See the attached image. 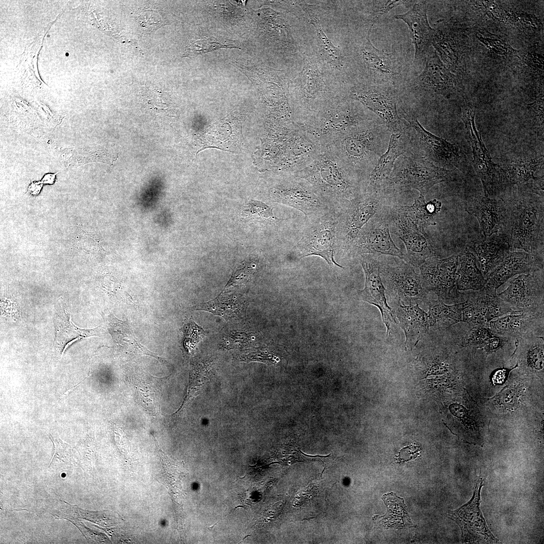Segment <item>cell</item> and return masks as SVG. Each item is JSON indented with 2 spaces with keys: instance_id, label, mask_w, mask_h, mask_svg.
I'll list each match as a JSON object with an SVG mask.
<instances>
[{
  "instance_id": "obj_1",
  "label": "cell",
  "mask_w": 544,
  "mask_h": 544,
  "mask_svg": "<svg viewBox=\"0 0 544 544\" xmlns=\"http://www.w3.org/2000/svg\"><path fill=\"white\" fill-rule=\"evenodd\" d=\"M391 133L379 118L345 131L325 146L364 182L386 151Z\"/></svg>"
},
{
  "instance_id": "obj_2",
  "label": "cell",
  "mask_w": 544,
  "mask_h": 544,
  "mask_svg": "<svg viewBox=\"0 0 544 544\" xmlns=\"http://www.w3.org/2000/svg\"><path fill=\"white\" fill-rule=\"evenodd\" d=\"M511 192L502 198L505 213L498 233L508 243L510 251L543 250V197L518 190Z\"/></svg>"
},
{
  "instance_id": "obj_3",
  "label": "cell",
  "mask_w": 544,
  "mask_h": 544,
  "mask_svg": "<svg viewBox=\"0 0 544 544\" xmlns=\"http://www.w3.org/2000/svg\"><path fill=\"white\" fill-rule=\"evenodd\" d=\"M310 183L333 208H338L365 191L363 182L327 147H321L315 158L293 173Z\"/></svg>"
},
{
  "instance_id": "obj_4",
  "label": "cell",
  "mask_w": 544,
  "mask_h": 544,
  "mask_svg": "<svg viewBox=\"0 0 544 544\" xmlns=\"http://www.w3.org/2000/svg\"><path fill=\"white\" fill-rule=\"evenodd\" d=\"M377 118L359 102L342 97L296 123L310 141L324 147L351 127Z\"/></svg>"
},
{
  "instance_id": "obj_5",
  "label": "cell",
  "mask_w": 544,
  "mask_h": 544,
  "mask_svg": "<svg viewBox=\"0 0 544 544\" xmlns=\"http://www.w3.org/2000/svg\"><path fill=\"white\" fill-rule=\"evenodd\" d=\"M302 69L291 80L289 95L295 122L342 98V90L324 78L317 60L305 56Z\"/></svg>"
},
{
  "instance_id": "obj_6",
  "label": "cell",
  "mask_w": 544,
  "mask_h": 544,
  "mask_svg": "<svg viewBox=\"0 0 544 544\" xmlns=\"http://www.w3.org/2000/svg\"><path fill=\"white\" fill-rule=\"evenodd\" d=\"M393 195L385 189L365 190L338 208L335 252L347 255L363 227L393 204Z\"/></svg>"
},
{
  "instance_id": "obj_7",
  "label": "cell",
  "mask_w": 544,
  "mask_h": 544,
  "mask_svg": "<svg viewBox=\"0 0 544 544\" xmlns=\"http://www.w3.org/2000/svg\"><path fill=\"white\" fill-rule=\"evenodd\" d=\"M457 180L454 170L439 167L424 156L410 152L397 159L383 189L393 193L415 189L425 196L437 183Z\"/></svg>"
},
{
  "instance_id": "obj_8",
  "label": "cell",
  "mask_w": 544,
  "mask_h": 544,
  "mask_svg": "<svg viewBox=\"0 0 544 544\" xmlns=\"http://www.w3.org/2000/svg\"><path fill=\"white\" fill-rule=\"evenodd\" d=\"M343 96L361 103L378 117L391 133L402 132L410 128L399 115L398 105L401 101L394 86L358 82L347 86Z\"/></svg>"
},
{
  "instance_id": "obj_9",
  "label": "cell",
  "mask_w": 544,
  "mask_h": 544,
  "mask_svg": "<svg viewBox=\"0 0 544 544\" xmlns=\"http://www.w3.org/2000/svg\"><path fill=\"white\" fill-rule=\"evenodd\" d=\"M459 88L455 76L442 62L435 50H429L422 72L409 79L398 89L400 100L410 98L418 105L423 99L440 96L449 99L455 97Z\"/></svg>"
},
{
  "instance_id": "obj_10",
  "label": "cell",
  "mask_w": 544,
  "mask_h": 544,
  "mask_svg": "<svg viewBox=\"0 0 544 544\" xmlns=\"http://www.w3.org/2000/svg\"><path fill=\"white\" fill-rule=\"evenodd\" d=\"M254 81L260 94L268 121L278 123L295 122L291 107L289 87L291 80L286 74L266 66H256Z\"/></svg>"
},
{
  "instance_id": "obj_11",
  "label": "cell",
  "mask_w": 544,
  "mask_h": 544,
  "mask_svg": "<svg viewBox=\"0 0 544 544\" xmlns=\"http://www.w3.org/2000/svg\"><path fill=\"white\" fill-rule=\"evenodd\" d=\"M337 208H331L319 215L306 219L301 238L294 246L299 259L318 256L329 265L343 268L334 259Z\"/></svg>"
},
{
  "instance_id": "obj_12",
  "label": "cell",
  "mask_w": 544,
  "mask_h": 544,
  "mask_svg": "<svg viewBox=\"0 0 544 544\" xmlns=\"http://www.w3.org/2000/svg\"><path fill=\"white\" fill-rule=\"evenodd\" d=\"M370 29L357 48L356 58L364 71L369 84L393 86L398 89L407 81L404 66L393 52H386L376 48L370 39Z\"/></svg>"
},
{
  "instance_id": "obj_13",
  "label": "cell",
  "mask_w": 544,
  "mask_h": 544,
  "mask_svg": "<svg viewBox=\"0 0 544 544\" xmlns=\"http://www.w3.org/2000/svg\"><path fill=\"white\" fill-rule=\"evenodd\" d=\"M474 116V111L470 108L464 109L461 114L466 138L473 153V166L481 180L484 193L490 197H497L509 187L503 168L493 161L485 146L481 135L476 128Z\"/></svg>"
},
{
  "instance_id": "obj_14",
  "label": "cell",
  "mask_w": 544,
  "mask_h": 544,
  "mask_svg": "<svg viewBox=\"0 0 544 544\" xmlns=\"http://www.w3.org/2000/svg\"><path fill=\"white\" fill-rule=\"evenodd\" d=\"M283 180L271 187L268 196L274 202L295 208L310 218L333 208L305 179L284 173Z\"/></svg>"
},
{
  "instance_id": "obj_15",
  "label": "cell",
  "mask_w": 544,
  "mask_h": 544,
  "mask_svg": "<svg viewBox=\"0 0 544 544\" xmlns=\"http://www.w3.org/2000/svg\"><path fill=\"white\" fill-rule=\"evenodd\" d=\"M400 109V116L415 131L414 136L409 128L411 144H416L419 149L424 151L426 159L443 168L461 169L464 157L458 146L430 132L421 124L414 113L401 108Z\"/></svg>"
},
{
  "instance_id": "obj_16",
  "label": "cell",
  "mask_w": 544,
  "mask_h": 544,
  "mask_svg": "<svg viewBox=\"0 0 544 544\" xmlns=\"http://www.w3.org/2000/svg\"><path fill=\"white\" fill-rule=\"evenodd\" d=\"M387 220L389 227L406 247L405 262L415 267L437 255L433 242L425 229L420 228L402 211L401 205L393 203L389 209Z\"/></svg>"
},
{
  "instance_id": "obj_17",
  "label": "cell",
  "mask_w": 544,
  "mask_h": 544,
  "mask_svg": "<svg viewBox=\"0 0 544 544\" xmlns=\"http://www.w3.org/2000/svg\"><path fill=\"white\" fill-rule=\"evenodd\" d=\"M380 271L387 290L397 303L411 305L427 298L429 292L424 288L420 275L405 261L393 258L380 261Z\"/></svg>"
},
{
  "instance_id": "obj_18",
  "label": "cell",
  "mask_w": 544,
  "mask_h": 544,
  "mask_svg": "<svg viewBox=\"0 0 544 544\" xmlns=\"http://www.w3.org/2000/svg\"><path fill=\"white\" fill-rule=\"evenodd\" d=\"M459 294L462 322L469 326L489 328L491 321L514 311L498 296L494 288L485 286L477 291H459Z\"/></svg>"
},
{
  "instance_id": "obj_19",
  "label": "cell",
  "mask_w": 544,
  "mask_h": 544,
  "mask_svg": "<svg viewBox=\"0 0 544 544\" xmlns=\"http://www.w3.org/2000/svg\"><path fill=\"white\" fill-rule=\"evenodd\" d=\"M483 486L482 478L477 479L471 499L460 508L447 513V516L459 526L462 543H501L489 529L481 510V492Z\"/></svg>"
},
{
  "instance_id": "obj_20",
  "label": "cell",
  "mask_w": 544,
  "mask_h": 544,
  "mask_svg": "<svg viewBox=\"0 0 544 544\" xmlns=\"http://www.w3.org/2000/svg\"><path fill=\"white\" fill-rule=\"evenodd\" d=\"M390 206L376 215L363 227L348 256L356 257L369 254L379 257L381 255H387L404 260L405 253L395 245L390 236L387 220Z\"/></svg>"
},
{
  "instance_id": "obj_21",
  "label": "cell",
  "mask_w": 544,
  "mask_h": 544,
  "mask_svg": "<svg viewBox=\"0 0 544 544\" xmlns=\"http://www.w3.org/2000/svg\"><path fill=\"white\" fill-rule=\"evenodd\" d=\"M458 254L439 258L437 255L427 258L420 266L423 285L442 300L460 303V294L456 285Z\"/></svg>"
},
{
  "instance_id": "obj_22",
  "label": "cell",
  "mask_w": 544,
  "mask_h": 544,
  "mask_svg": "<svg viewBox=\"0 0 544 544\" xmlns=\"http://www.w3.org/2000/svg\"><path fill=\"white\" fill-rule=\"evenodd\" d=\"M497 295L513 310L544 312L543 270L519 275Z\"/></svg>"
},
{
  "instance_id": "obj_23",
  "label": "cell",
  "mask_w": 544,
  "mask_h": 544,
  "mask_svg": "<svg viewBox=\"0 0 544 544\" xmlns=\"http://www.w3.org/2000/svg\"><path fill=\"white\" fill-rule=\"evenodd\" d=\"M394 18L403 21L408 27L415 50L413 61L415 71L418 73L425 65L434 32L428 20L427 3L415 1L408 11L395 15Z\"/></svg>"
},
{
  "instance_id": "obj_24",
  "label": "cell",
  "mask_w": 544,
  "mask_h": 544,
  "mask_svg": "<svg viewBox=\"0 0 544 544\" xmlns=\"http://www.w3.org/2000/svg\"><path fill=\"white\" fill-rule=\"evenodd\" d=\"M359 261L365 276V287L359 292L361 299L379 309L388 335L391 326L396 323L392 309L388 305L385 296V289L380 278V260L373 254L359 256Z\"/></svg>"
},
{
  "instance_id": "obj_25",
  "label": "cell",
  "mask_w": 544,
  "mask_h": 544,
  "mask_svg": "<svg viewBox=\"0 0 544 544\" xmlns=\"http://www.w3.org/2000/svg\"><path fill=\"white\" fill-rule=\"evenodd\" d=\"M543 250L532 252L510 251L486 276V286L497 289L516 275L543 270Z\"/></svg>"
},
{
  "instance_id": "obj_26",
  "label": "cell",
  "mask_w": 544,
  "mask_h": 544,
  "mask_svg": "<svg viewBox=\"0 0 544 544\" xmlns=\"http://www.w3.org/2000/svg\"><path fill=\"white\" fill-rule=\"evenodd\" d=\"M544 312L514 310L491 321L489 329L508 338L543 337Z\"/></svg>"
},
{
  "instance_id": "obj_27",
  "label": "cell",
  "mask_w": 544,
  "mask_h": 544,
  "mask_svg": "<svg viewBox=\"0 0 544 544\" xmlns=\"http://www.w3.org/2000/svg\"><path fill=\"white\" fill-rule=\"evenodd\" d=\"M409 128L402 132L391 133L386 151L380 157L370 174L366 191L382 189L392 172L397 159L401 155L411 152Z\"/></svg>"
},
{
  "instance_id": "obj_28",
  "label": "cell",
  "mask_w": 544,
  "mask_h": 544,
  "mask_svg": "<svg viewBox=\"0 0 544 544\" xmlns=\"http://www.w3.org/2000/svg\"><path fill=\"white\" fill-rule=\"evenodd\" d=\"M542 163L543 158L521 159L509 163L503 168L509 187L516 185L518 191L543 197V177L534 176Z\"/></svg>"
},
{
  "instance_id": "obj_29",
  "label": "cell",
  "mask_w": 544,
  "mask_h": 544,
  "mask_svg": "<svg viewBox=\"0 0 544 544\" xmlns=\"http://www.w3.org/2000/svg\"><path fill=\"white\" fill-rule=\"evenodd\" d=\"M466 211L479 221L481 235L489 236L500 230L505 213L502 198L492 197L484 193L468 202Z\"/></svg>"
},
{
  "instance_id": "obj_30",
  "label": "cell",
  "mask_w": 544,
  "mask_h": 544,
  "mask_svg": "<svg viewBox=\"0 0 544 544\" xmlns=\"http://www.w3.org/2000/svg\"><path fill=\"white\" fill-rule=\"evenodd\" d=\"M306 14L310 23L315 29L318 54L324 64L336 73L343 72L347 67L346 58L342 51L333 44L321 27L318 15L314 6L302 2L298 3Z\"/></svg>"
},
{
  "instance_id": "obj_31",
  "label": "cell",
  "mask_w": 544,
  "mask_h": 544,
  "mask_svg": "<svg viewBox=\"0 0 544 544\" xmlns=\"http://www.w3.org/2000/svg\"><path fill=\"white\" fill-rule=\"evenodd\" d=\"M467 246L474 254L478 266L485 276L497 266L508 254L510 248L499 233L483 236Z\"/></svg>"
},
{
  "instance_id": "obj_32",
  "label": "cell",
  "mask_w": 544,
  "mask_h": 544,
  "mask_svg": "<svg viewBox=\"0 0 544 544\" xmlns=\"http://www.w3.org/2000/svg\"><path fill=\"white\" fill-rule=\"evenodd\" d=\"M54 323L55 336L54 347L63 353L71 342L92 336H100L105 333L101 326L93 329H82L72 321L65 303L60 299L56 305Z\"/></svg>"
},
{
  "instance_id": "obj_33",
  "label": "cell",
  "mask_w": 544,
  "mask_h": 544,
  "mask_svg": "<svg viewBox=\"0 0 544 544\" xmlns=\"http://www.w3.org/2000/svg\"><path fill=\"white\" fill-rule=\"evenodd\" d=\"M239 120L230 114L212 125L202 137L203 148L214 147L229 151H236L242 142Z\"/></svg>"
},
{
  "instance_id": "obj_34",
  "label": "cell",
  "mask_w": 544,
  "mask_h": 544,
  "mask_svg": "<svg viewBox=\"0 0 544 544\" xmlns=\"http://www.w3.org/2000/svg\"><path fill=\"white\" fill-rule=\"evenodd\" d=\"M261 25L268 40L294 58L299 54L298 42L293 36L290 25L282 16L271 10H266L262 13Z\"/></svg>"
},
{
  "instance_id": "obj_35",
  "label": "cell",
  "mask_w": 544,
  "mask_h": 544,
  "mask_svg": "<svg viewBox=\"0 0 544 544\" xmlns=\"http://www.w3.org/2000/svg\"><path fill=\"white\" fill-rule=\"evenodd\" d=\"M405 336L406 348L412 349L428 331L430 325L428 314L415 305L397 303L395 310Z\"/></svg>"
},
{
  "instance_id": "obj_36",
  "label": "cell",
  "mask_w": 544,
  "mask_h": 544,
  "mask_svg": "<svg viewBox=\"0 0 544 544\" xmlns=\"http://www.w3.org/2000/svg\"><path fill=\"white\" fill-rule=\"evenodd\" d=\"M486 280L479 269L476 257L468 247L458 254L456 285L458 291H477L483 289Z\"/></svg>"
},
{
  "instance_id": "obj_37",
  "label": "cell",
  "mask_w": 544,
  "mask_h": 544,
  "mask_svg": "<svg viewBox=\"0 0 544 544\" xmlns=\"http://www.w3.org/2000/svg\"><path fill=\"white\" fill-rule=\"evenodd\" d=\"M108 325L114 343L123 352L150 355L161 360L160 358L140 343L134 335L132 328L126 321L120 320L110 314L108 317Z\"/></svg>"
},
{
  "instance_id": "obj_38",
  "label": "cell",
  "mask_w": 544,
  "mask_h": 544,
  "mask_svg": "<svg viewBox=\"0 0 544 544\" xmlns=\"http://www.w3.org/2000/svg\"><path fill=\"white\" fill-rule=\"evenodd\" d=\"M382 499L386 506L387 512L383 516L375 515L373 517L378 526L396 529L414 527L403 498L391 492L384 495Z\"/></svg>"
},
{
  "instance_id": "obj_39",
  "label": "cell",
  "mask_w": 544,
  "mask_h": 544,
  "mask_svg": "<svg viewBox=\"0 0 544 544\" xmlns=\"http://www.w3.org/2000/svg\"><path fill=\"white\" fill-rule=\"evenodd\" d=\"M516 349L514 353L519 356L521 366L534 371L543 369V337H531L515 339Z\"/></svg>"
},
{
  "instance_id": "obj_40",
  "label": "cell",
  "mask_w": 544,
  "mask_h": 544,
  "mask_svg": "<svg viewBox=\"0 0 544 544\" xmlns=\"http://www.w3.org/2000/svg\"><path fill=\"white\" fill-rule=\"evenodd\" d=\"M442 202L437 199L426 201L425 196L422 194L415 198L414 203L411 206L401 208L405 215L413 221L418 227L425 229L428 226L436 225L435 218L441 210Z\"/></svg>"
},
{
  "instance_id": "obj_41",
  "label": "cell",
  "mask_w": 544,
  "mask_h": 544,
  "mask_svg": "<svg viewBox=\"0 0 544 544\" xmlns=\"http://www.w3.org/2000/svg\"><path fill=\"white\" fill-rule=\"evenodd\" d=\"M246 307L245 301L241 296L225 293L214 300L195 305L192 308L208 311L229 319L244 314Z\"/></svg>"
},
{
  "instance_id": "obj_42",
  "label": "cell",
  "mask_w": 544,
  "mask_h": 544,
  "mask_svg": "<svg viewBox=\"0 0 544 544\" xmlns=\"http://www.w3.org/2000/svg\"><path fill=\"white\" fill-rule=\"evenodd\" d=\"M428 315L430 327L445 329L462 322L461 303L447 305L440 298L429 302Z\"/></svg>"
},
{
  "instance_id": "obj_43",
  "label": "cell",
  "mask_w": 544,
  "mask_h": 544,
  "mask_svg": "<svg viewBox=\"0 0 544 544\" xmlns=\"http://www.w3.org/2000/svg\"><path fill=\"white\" fill-rule=\"evenodd\" d=\"M495 335L488 327L469 326V330L463 335L460 341L461 346L464 347L483 348L486 351Z\"/></svg>"
},
{
  "instance_id": "obj_44",
  "label": "cell",
  "mask_w": 544,
  "mask_h": 544,
  "mask_svg": "<svg viewBox=\"0 0 544 544\" xmlns=\"http://www.w3.org/2000/svg\"><path fill=\"white\" fill-rule=\"evenodd\" d=\"M233 48L238 47L216 41L210 38H203L193 40L187 45L182 57H193L221 48Z\"/></svg>"
},
{
  "instance_id": "obj_45",
  "label": "cell",
  "mask_w": 544,
  "mask_h": 544,
  "mask_svg": "<svg viewBox=\"0 0 544 544\" xmlns=\"http://www.w3.org/2000/svg\"><path fill=\"white\" fill-rule=\"evenodd\" d=\"M64 506L60 508L61 514H59L58 517H63V518L68 519L71 517H78L79 518L87 520L101 525L102 522H105L104 521L109 520L106 519L107 517L105 516L106 513L104 512L85 510L76 506L70 505L65 501H64Z\"/></svg>"
},
{
  "instance_id": "obj_46",
  "label": "cell",
  "mask_w": 544,
  "mask_h": 544,
  "mask_svg": "<svg viewBox=\"0 0 544 544\" xmlns=\"http://www.w3.org/2000/svg\"><path fill=\"white\" fill-rule=\"evenodd\" d=\"M414 2L412 1H367L370 6L368 20L371 22L376 21L383 15L388 13L396 7L406 4H413Z\"/></svg>"
},
{
  "instance_id": "obj_47",
  "label": "cell",
  "mask_w": 544,
  "mask_h": 544,
  "mask_svg": "<svg viewBox=\"0 0 544 544\" xmlns=\"http://www.w3.org/2000/svg\"><path fill=\"white\" fill-rule=\"evenodd\" d=\"M243 214L252 219L258 220H275L273 209L264 202L251 200L245 209Z\"/></svg>"
},
{
  "instance_id": "obj_48",
  "label": "cell",
  "mask_w": 544,
  "mask_h": 544,
  "mask_svg": "<svg viewBox=\"0 0 544 544\" xmlns=\"http://www.w3.org/2000/svg\"><path fill=\"white\" fill-rule=\"evenodd\" d=\"M184 332L185 342L196 343L204 335L205 332L193 321L187 323L182 330Z\"/></svg>"
},
{
  "instance_id": "obj_49",
  "label": "cell",
  "mask_w": 544,
  "mask_h": 544,
  "mask_svg": "<svg viewBox=\"0 0 544 544\" xmlns=\"http://www.w3.org/2000/svg\"><path fill=\"white\" fill-rule=\"evenodd\" d=\"M69 520L80 530L86 538L100 542L105 541L106 536L102 533H98L89 528L81 521H77L76 520Z\"/></svg>"
},
{
  "instance_id": "obj_50",
  "label": "cell",
  "mask_w": 544,
  "mask_h": 544,
  "mask_svg": "<svg viewBox=\"0 0 544 544\" xmlns=\"http://www.w3.org/2000/svg\"><path fill=\"white\" fill-rule=\"evenodd\" d=\"M517 394L514 389H508L505 390L501 394V402H502L505 405H513L516 399Z\"/></svg>"
},
{
  "instance_id": "obj_51",
  "label": "cell",
  "mask_w": 544,
  "mask_h": 544,
  "mask_svg": "<svg viewBox=\"0 0 544 544\" xmlns=\"http://www.w3.org/2000/svg\"><path fill=\"white\" fill-rule=\"evenodd\" d=\"M508 370L507 369H500L497 370L494 373L493 377V381L496 383H501L506 378Z\"/></svg>"
},
{
  "instance_id": "obj_52",
  "label": "cell",
  "mask_w": 544,
  "mask_h": 544,
  "mask_svg": "<svg viewBox=\"0 0 544 544\" xmlns=\"http://www.w3.org/2000/svg\"><path fill=\"white\" fill-rule=\"evenodd\" d=\"M43 185L41 181H33L30 184L28 191L31 195H37L40 193Z\"/></svg>"
},
{
  "instance_id": "obj_53",
  "label": "cell",
  "mask_w": 544,
  "mask_h": 544,
  "mask_svg": "<svg viewBox=\"0 0 544 544\" xmlns=\"http://www.w3.org/2000/svg\"><path fill=\"white\" fill-rule=\"evenodd\" d=\"M57 173H47L43 176L40 181L43 184H53L55 182Z\"/></svg>"
},
{
  "instance_id": "obj_54",
  "label": "cell",
  "mask_w": 544,
  "mask_h": 544,
  "mask_svg": "<svg viewBox=\"0 0 544 544\" xmlns=\"http://www.w3.org/2000/svg\"><path fill=\"white\" fill-rule=\"evenodd\" d=\"M65 55H66V56H68V55H69V53H65Z\"/></svg>"
}]
</instances>
